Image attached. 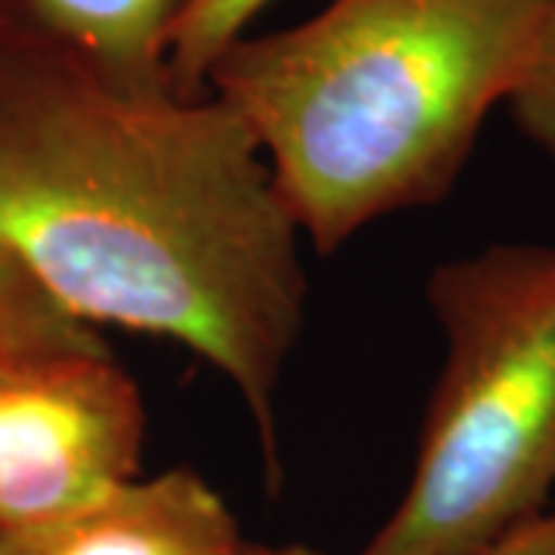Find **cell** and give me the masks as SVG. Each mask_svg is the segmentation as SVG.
I'll return each mask as SVG.
<instances>
[{
    "label": "cell",
    "mask_w": 555,
    "mask_h": 555,
    "mask_svg": "<svg viewBox=\"0 0 555 555\" xmlns=\"http://www.w3.org/2000/svg\"><path fill=\"white\" fill-rule=\"evenodd\" d=\"M481 555H555V506L496 540Z\"/></svg>",
    "instance_id": "10"
},
{
    "label": "cell",
    "mask_w": 555,
    "mask_h": 555,
    "mask_svg": "<svg viewBox=\"0 0 555 555\" xmlns=\"http://www.w3.org/2000/svg\"><path fill=\"white\" fill-rule=\"evenodd\" d=\"M555 0H331L269 35H241L214 93L257 137L318 254L456 185L509 102Z\"/></svg>",
    "instance_id": "2"
},
{
    "label": "cell",
    "mask_w": 555,
    "mask_h": 555,
    "mask_svg": "<svg viewBox=\"0 0 555 555\" xmlns=\"http://www.w3.org/2000/svg\"><path fill=\"white\" fill-rule=\"evenodd\" d=\"M506 105L521 137L555 167V3L543 20L525 78Z\"/></svg>",
    "instance_id": "9"
},
{
    "label": "cell",
    "mask_w": 555,
    "mask_h": 555,
    "mask_svg": "<svg viewBox=\"0 0 555 555\" xmlns=\"http://www.w3.org/2000/svg\"><path fill=\"white\" fill-rule=\"evenodd\" d=\"M247 546L229 503L189 466L130 478L43 521L0 528V555H247Z\"/></svg>",
    "instance_id": "5"
},
{
    "label": "cell",
    "mask_w": 555,
    "mask_h": 555,
    "mask_svg": "<svg viewBox=\"0 0 555 555\" xmlns=\"http://www.w3.org/2000/svg\"><path fill=\"white\" fill-rule=\"evenodd\" d=\"M247 555H324L312 550V546H306V543H284V546H266V543H254L250 540V546H247Z\"/></svg>",
    "instance_id": "11"
},
{
    "label": "cell",
    "mask_w": 555,
    "mask_h": 555,
    "mask_svg": "<svg viewBox=\"0 0 555 555\" xmlns=\"http://www.w3.org/2000/svg\"><path fill=\"white\" fill-rule=\"evenodd\" d=\"M108 352L100 331L75 318L0 241V358Z\"/></svg>",
    "instance_id": "7"
},
{
    "label": "cell",
    "mask_w": 555,
    "mask_h": 555,
    "mask_svg": "<svg viewBox=\"0 0 555 555\" xmlns=\"http://www.w3.org/2000/svg\"><path fill=\"white\" fill-rule=\"evenodd\" d=\"M142 448V392L112 349L0 358V528L139 478Z\"/></svg>",
    "instance_id": "4"
},
{
    "label": "cell",
    "mask_w": 555,
    "mask_h": 555,
    "mask_svg": "<svg viewBox=\"0 0 555 555\" xmlns=\"http://www.w3.org/2000/svg\"><path fill=\"white\" fill-rule=\"evenodd\" d=\"M198 0H0V47L75 62L127 96H173L170 50Z\"/></svg>",
    "instance_id": "6"
},
{
    "label": "cell",
    "mask_w": 555,
    "mask_h": 555,
    "mask_svg": "<svg viewBox=\"0 0 555 555\" xmlns=\"http://www.w3.org/2000/svg\"><path fill=\"white\" fill-rule=\"evenodd\" d=\"M0 241L80 321L204 358L278 469L306 238L235 108L127 96L62 56L0 47Z\"/></svg>",
    "instance_id": "1"
},
{
    "label": "cell",
    "mask_w": 555,
    "mask_h": 555,
    "mask_svg": "<svg viewBox=\"0 0 555 555\" xmlns=\"http://www.w3.org/2000/svg\"><path fill=\"white\" fill-rule=\"evenodd\" d=\"M272 0H198L179 25L170 50V87L179 100H198L207 93L214 62L241 38L247 25Z\"/></svg>",
    "instance_id": "8"
},
{
    "label": "cell",
    "mask_w": 555,
    "mask_h": 555,
    "mask_svg": "<svg viewBox=\"0 0 555 555\" xmlns=\"http://www.w3.org/2000/svg\"><path fill=\"white\" fill-rule=\"evenodd\" d=\"M426 302L444 364L414 476L356 555H481L553 506L555 244L444 259Z\"/></svg>",
    "instance_id": "3"
}]
</instances>
